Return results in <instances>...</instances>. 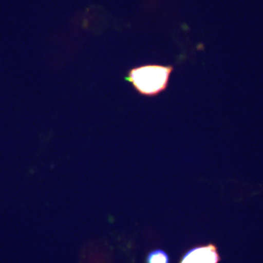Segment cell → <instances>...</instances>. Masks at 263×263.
I'll return each instance as SVG.
<instances>
[{
    "label": "cell",
    "mask_w": 263,
    "mask_h": 263,
    "mask_svg": "<svg viewBox=\"0 0 263 263\" xmlns=\"http://www.w3.org/2000/svg\"><path fill=\"white\" fill-rule=\"evenodd\" d=\"M174 70L173 65L146 64L130 69L126 79L138 94L154 98L167 89Z\"/></svg>",
    "instance_id": "cell-1"
},
{
    "label": "cell",
    "mask_w": 263,
    "mask_h": 263,
    "mask_svg": "<svg viewBox=\"0 0 263 263\" xmlns=\"http://www.w3.org/2000/svg\"><path fill=\"white\" fill-rule=\"evenodd\" d=\"M220 256L217 247L213 243L199 246L189 250L179 263H218Z\"/></svg>",
    "instance_id": "cell-2"
},
{
    "label": "cell",
    "mask_w": 263,
    "mask_h": 263,
    "mask_svg": "<svg viewBox=\"0 0 263 263\" xmlns=\"http://www.w3.org/2000/svg\"><path fill=\"white\" fill-rule=\"evenodd\" d=\"M146 263H170V259L165 252L156 249L147 255Z\"/></svg>",
    "instance_id": "cell-3"
}]
</instances>
